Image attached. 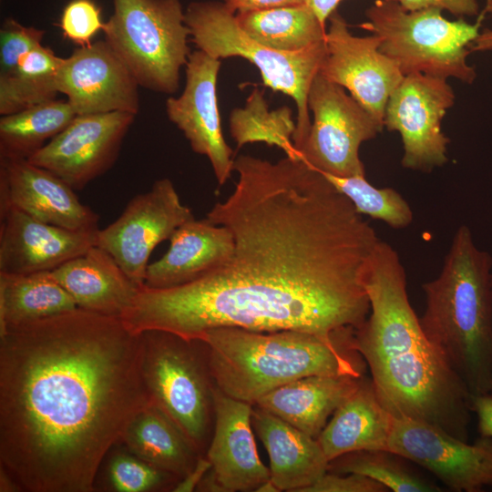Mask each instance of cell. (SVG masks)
<instances>
[{
    "label": "cell",
    "mask_w": 492,
    "mask_h": 492,
    "mask_svg": "<svg viewBox=\"0 0 492 492\" xmlns=\"http://www.w3.org/2000/svg\"><path fill=\"white\" fill-rule=\"evenodd\" d=\"M238 181L206 219L227 227L231 258L166 289L139 288L127 313L138 333L200 339L210 329L297 330L331 338L370 312L364 281L381 241L352 202L300 157L234 160Z\"/></svg>",
    "instance_id": "6da1fadb"
},
{
    "label": "cell",
    "mask_w": 492,
    "mask_h": 492,
    "mask_svg": "<svg viewBox=\"0 0 492 492\" xmlns=\"http://www.w3.org/2000/svg\"><path fill=\"white\" fill-rule=\"evenodd\" d=\"M141 333L80 308L0 331V471L24 492H93L152 403Z\"/></svg>",
    "instance_id": "7a4b0ae2"
},
{
    "label": "cell",
    "mask_w": 492,
    "mask_h": 492,
    "mask_svg": "<svg viewBox=\"0 0 492 492\" xmlns=\"http://www.w3.org/2000/svg\"><path fill=\"white\" fill-rule=\"evenodd\" d=\"M364 285L370 312L354 330V348L381 402L394 416L424 421L468 442L472 394L424 333L403 263L389 243H378Z\"/></svg>",
    "instance_id": "3957f363"
},
{
    "label": "cell",
    "mask_w": 492,
    "mask_h": 492,
    "mask_svg": "<svg viewBox=\"0 0 492 492\" xmlns=\"http://www.w3.org/2000/svg\"><path fill=\"white\" fill-rule=\"evenodd\" d=\"M354 328L331 338L297 330L251 331L218 327L200 338L207 345L217 387L255 405L269 392L309 375H364L365 362L354 348Z\"/></svg>",
    "instance_id": "277c9868"
},
{
    "label": "cell",
    "mask_w": 492,
    "mask_h": 492,
    "mask_svg": "<svg viewBox=\"0 0 492 492\" xmlns=\"http://www.w3.org/2000/svg\"><path fill=\"white\" fill-rule=\"evenodd\" d=\"M491 276V255L461 225L438 276L422 284V329L472 395L492 391Z\"/></svg>",
    "instance_id": "5b68a950"
},
{
    "label": "cell",
    "mask_w": 492,
    "mask_h": 492,
    "mask_svg": "<svg viewBox=\"0 0 492 492\" xmlns=\"http://www.w3.org/2000/svg\"><path fill=\"white\" fill-rule=\"evenodd\" d=\"M360 26L380 40L379 50L392 59L404 76L424 74L472 84L475 68L467 63L469 46L480 22L450 21L438 8L404 9L397 1L375 0Z\"/></svg>",
    "instance_id": "8992f818"
},
{
    "label": "cell",
    "mask_w": 492,
    "mask_h": 492,
    "mask_svg": "<svg viewBox=\"0 0 492 492\" xmlns=\"http://www.w3.org/2000/svg\"><path fill=\"white\" fill-rule=\"evenodd\" d=\"M185 22L198 49L219 59H247L260 70L264 86L294 100L297 118L292 140L297 151L311 128L308 93L325 56V40L298 52L272 49L249 36L223 2H191L185 11Z\"/></svg>",
    "instance_id": "52a82bcc"
},
{
    "label": "cell",
    "mask_w": 492,
    "mask_h": 492,
    "mask_svg": "<svg viewBox=\"0 0 492 492\" xmlns=\"http://www.w3.org/2000/svg\"><path fill=\"white\" fill-rule=\"evenodd\" d=\"M143 376L152 403L205 455L215 421V389L201 339L162 330L141 333Z\"/></svg>",
    "instance_id": "ba28073f"
},
{
    "label": "cell",
    "mask_w": 492,
    "mask_h": 492,
    "mask_svg": "<svg viewBox=\"0 0 492 492\" xmlns=\"http://www.w3.org/2000/svg\"><path fill=\"white\" fill-rule=\"evenodd\" d=\"M112 1L113 14L102 29L105 40L139 87L175 93L191 53L180 0Z\"/></svg>",
    "instance_id": "9c48e42d"
},
{
    "label": "cell",
    "mask_w": 492,
    "mask_h": 492,
    "mask_svg": "<svg viewBox=\"0 0 492 492\" xmlns=\"http://www.w3.org/2000/svg\"><path fill=\"white\" fill-rule=\"evenodd\" d=\"M344 89L319 72L314 76L308 93L313 122L297 153L323 174L365 176L360 146L384 127Z\"/></svg>",
    "instance_id": "30bf717a"
},
{
    "label": "cell",
    "mask_w": 492,
    "mask_h": 492,
    "mask_svg": "<svg viewBox=\"0 0 492 492\" xmlns=\"http://www.w3.org/2000/svg\"><path fill=\"white\" fill-rule=\"evenodd\" d=\"M195 219L173 182L163 178L134 196L112 223L97 231V245L108 251L139 287L145 283L153 250L176 230Z\"/></svg>",
    "instance_id": "8fae6325"
},
{
    "label": "cell",
    "mask_w": 492,
    "mask_h": 492,
    "mask_svg": "<svg viewBox=\"0 0 492 492\" xmlns=\"http://www.w3.org/2000/svg\"><path fill=\"white\" fill-rule=\"evenodd\" d=\"M455 102L446 79L411 74L391 94L384 110V128L402 138L405 169L430 172L447 162L449 138L441 122Z\"/></svg>",
    "instance_id": "7c38bea8"
},
{
    "label": "cell",
    "mask_w": 492,
    "mask_h": 492,
    "mask_svg": "<svg viewBox=\"0 0 492 492\" xmlns=\"http://www.w3.org/2000/svg\"><path fill=\"white\" fill-rule=\"evenodd\" d=\"M388 450L412 461L456 492L492 487V437L473 444L424 421L394 416Z\"/></svg>",
    "instance_id": "4fadbf2b"
},
{
    "label": "cell",
    "mask_w": 492,
    "mask_h": 492,
    "mask_svg": "<svg viewBox=\"0 0 492 492\" xmlns=\"http://www.w3.org/2000/svg\"><path fill=\"white\" fill-rule=\"evenodd\" d=\"M135 116L125 111L77 115L28 160L81 190L114 166Z\"/></svg>",
    "instance_id": "5bb4252c"
},
{
    "label": "cell",
    "mask_w": 492,
    "mask_h": 492,
    "mask_svg": "<svg viewBox=\"0 0 492 492\" xmlns=\"http://www.w3.org/2000/svg\"><path fill=\"white\" fill-rule=\"evenodd\" d=\"M328 20L325 56L319 73L347 89L384 127L387 101L405 76L396 64L379 50L380 40L376 36H353L347 23L336 11Z\"/></svg>",
    "instance_id": "9a60e30c"
},
{
    "label": "cell",
    "mask_w": 492,
    "mask_h": 492,
    "mask_svg": "<svg viewBox=\"0 0 492 492\" xmlns=\"http://www.w3.org/2000/svg\"><path fill=\"white\" fill-rule=\"evenodd\" d=\"M220 65V59L200 49L191 52L184 89L179 97L167 99L166 112L192 150L209 159L218 183L223 185L234 170L235 159L220 127L217 98Z\"/></svg>",
    "instance_id": "2e32d148"
},
{
    "label": "cell",
    "mask_w": 492,
    "mask_h": 492,
    "mask_svg": "<svg viewBox=\"0 0 492 492\" xmlns=\"http://www.w3.org/2000/svg\"><path fill=\"white\" fill-rule=\"evenodd\" d=\"M138 83L106 40L77 47L63 58L58 92L77 115L139 109Z\"/></svg>",
    "instance_id": "e0dca14e"
},
{
    "label": "cell",
    "mask_w": 492,
    "mask_h": 492,
    "mask_svg": "<svg viewBox=\"0 0 492 492\" xmlns=\"http://www.w3.org/2000/svg\"><path fill=\"white\" fill-rule=\"evenodd\" d=\"M98 230H69L0 208V272H51L97 245Z\"/></svg>",
    "instance_id": "ac0fdd59"
},
{
    "label": "cell",
    "mask_w": 492,
    "mask_h": 492,
    "mask_svg": "<svg viewBox=\"0 0 492 492\" xmlns=\"http://www.w3.org/2000/svg\"><path fill=\"white\" fill-rule=\"evenodd\" d=\"M77 231L98 230V215L67 183L28 159H0V208Z\"/></svg>",
    "instance_id": "d6986e66"
},
{
    "label": "cell",
    "mask_w": 492,
    "mask_h": 492,
    "mask_svg": "<svg viewBox=\"0 0 492 492\" xmlns=\"http://www.w3.org/2000/svg\"><path fill=\"white\" fill-rule=\"evenodd\" d=\"M215 421L205 454L224 492H256L271 479L260 459L252 433L253 405L215 389Z\"/></svg>",
    "instance_id": "ffe728a7"
},
{
    "label": "cell",
    "mask_w": 492,
    "mask_h": 492,
    "mask_svg": "<svg viewBox=\"0 0 492 492\" xmlns=\"http://www.w3.org/2000/svg\"><path fill=\"white\" fill-rule=\"evenodd\" d=\"M169 241L167 252L148 266L147 287L166 289L196 281L228 262L234 251L231 231L207 219L185 222Z\"/></svg>",
    "instance_id": "44dd1931"
},
{
    "label": "cell",
    "mask_w": 492,
    "mask_h": 492,
    "mask_svg": "<svg viewBox=\"0 0 492 492\" xmlns=\"http://www.w3.org/2000/svg\"><path fill=\"white\" fill-rule=\"evenodd\" d=\"M251 424L267 450L271 480L279 491L302 492L328 471L316 438L256 405Z\"/></svg>",
    "instance_id": "7402d4cb"
},
{
    "label": "cell",
    "mask_w": 492,
    "mask_h": 492,
    "mask_svg": "<svg viewBox=\"0 0 492 492\" xmlns=\"http://www.w3.org/2000/svg\"><path fill=\"white\" fill-rule=\"evenodd\" d=\"M77 308L120 318L139 286L105 250L95 245L51 271Z\"/></svg>",
    "instance_id": "603a6c76"
},
{
    "label": "cell",
    "mask_w": 492,
    "mask_h": 492,
    "mask_svg": "<svg viewBox=\"0 0 492 492\" xmlns=\"http://www.w3.org/2000/svg\"><path fill=\"white\" fill-rule=\"evenodd\" d=\"M393 415L381 402L371 377L335 410L317 440L330 462L347 453L388 450Z\"/></svg>",
    "instance_id": "cb8c5ba5"
},
{
    "label": "cell",
    "mask_w": 492,
    "mask_h": 492,
    "mask_svg": "<svg viewBox=\"0 0 492 492\" xmlns=\"http://www.w3.org/2000/svg\"><path fill=\"white\" fill-rule=\"evenodd\" d=\"M363 376H305L269 392L255 405L317 439Z\"/></svg>",
    "instance_id": "d4e9b609"
},
{
    "label": "cell",
    "mask_w": 492,
    "mask_h": 492,
    "mask_svg": "<svg viewBox=\"0 0 492 492\" xmlns=\"http://www.w3.org/2000/svg\"><path fill=\"white\" fill-rule=\"evenodd\" d=\"M120 442L142 459L179 480L189 475L204 456L154 403L133 417Z\"/></svg>",
    "instance_id": "484cf974"
},
{
    "label": "cell",
    "mask_w": 492,
    "mask_h": 492,
    "mask_svg": "<svg viewBox=\"0 0 492 492\" xmlns=\"http://www.w3.org/2000/svg\"><path fill=\"white\" fill-rule=\"evenodd\" d=\"M77 308L51 272H0V331Z\"/></svg>",
    "instance_id": "4316f807"
},
{
    "label": "cell",
    "mask_w": 492,
    "mask_h": 492,
    "mask_svg": "<svg viewBox=\"0 0 492 492\" xmlns=\"http://www.w3.org/2000/svg\"><path fill=\"white\" fill-rule=\"evenodd\" d=\"M241 28L272 49L298 52L324 42L325 26L306 4L238 13Z\"/></svg>",
    "instance_id": "83f0119b"
},
{
    "label": "cell",
    "mask_w": 492,
    "mask_h": 492,
    "mask_svg": "<svg viewBox=\"0 0 492 492\" xmlns=\"http://www.w3.org/2000/svg\"><path fill=\"white\" fill-rule=\"evenodd\" d=\"M77 116L67 100H50L0 118V159H28Z\"/></svg>",
    "instance_id": "f1b7e54d"
},
{
    "label": "cell",
    "mask_w": 492,
    "mask_h": 492,
    "mask_svg": "<svg viewBox=\"0 0 492 492\" xmlns=\"http://www.w3.org/2000/svg\"><path fill=\"white\" fill-rule=\"evenodd\" d=\"M63 57L42 45L23 55L15 72L0 80V114H13L56 99Z\"/></svg>",
    "instance_id": "f546056e"
},
{
    "label": "cell",
    "mask_w": 492,
    "mask_h": 492,
    "mask_svg": "<svg viewBox=\"0 0 492 492\" xmlns=\"http://www.w3.org/2000/svg\"><path fill=\"white\" fill-rule=\"evenodd\" d=\"M295 128L291 109L283 107L269 111L258 89L250 95L243 108H235L230 117V132L238 148L263 142L282 149L291 158L298 157L292 140Z\"/></svg>",
    "instance_id": "4dcf8cb0"
},
{
    "label": "cell",
    "mask_w": 492,
    "mask_h": 492,
    "mask_svg": "<svg viewBox=\"0 0 492 492\" xmlns=\"http://www.w3.org/2000/svg\"><path fill=\"white\" fill-rule=\"evenodd\" d=\"M179 479L131 452L122 442L107 454L97 472L95 488L110 492L173 491Z\"/></svg>",
    "instance_id": "1f68e13d"
},
{
    "label": "cell",
    "mask_w": 492,
    "mask_h": 492,
    "mask_svg": "<svg viewBox=\"0 0 492 492\" xmlns=\"http://www.w3.org/2000/svg\"><path fill=\"white\" fill-rule=\"evenodd\" d=\"M389 450H363L344 454L329 462L328 471L368 477L395 492H438L440 487L421 477Z\"/></svg>",
    "instance_id": "d6a6232c"
},
{
    "label": "cell",
    "mask_w": 492,
    "mask_h": 492,
    "mask_svg": "<svg viewBox=\"0 0 492 492\" xmlns=\"http://www.w3.org/2000/svg\"><path fill=\"white\" fill-rule=\"evenodd\" d=\"M323 175L352 202L359 214L382 220L394 229H404L412 223V209L395 190L374 187L365 176Z\"/></svg>",
    "instance_id": "836d02e7"
},
{
    "label": "cell",
    "mask_w": 492,
    "mask_h": 492,
    "mask_svg": "<svg viewBox=\"0 0 492 492\" xmlns=\"http://www.w3.org/2000/svg\"><path fill=\"white\" fill-rule=\"evenodd\" d=\"M44 36L42 29L5 19L0 28V80L15 72L23 55L42 45Z\"/></svg>",
    "instance_id": "e575fe53"
},
{
    "label": "cell",
    "mask_w": 492,
    "mask_h": 492,
    "mask_svg": "<svg viewBox=\"0 0 492 492\" xmlns=\"http://www.w3.org/2000/svg\"><path fill=\"white\" fill-rule=\"evenodd\" d=\"M58 26L65 38L78 46L90 45L104 26L101 9L93 0H72L65 6Z\"/></svg>",
    "instance_id": "d590c367"
},
{
    "label": "cell",
    "mask_w": 492,
    "mask_h": 492,
    "mask_svg": "<svg viewBox=\"0 0 492 492\" xmlns=\"http://www.w3.org/2000/svg\"><path fill=\"white\" fill-rule=\"evenodd\" d=\"M388 489L379 482L354 473L327 471L302 492H386Z\"/></svg>",
    "instance_id": "8d00e7d4"
},
{
    "label": "cell",
    "mask_w": 492,
    "mask_h": 492,
    "mask_svg": "<svg viewBox=\"0 0 492 492\" xmlns=\"http://www.w3.org/2000/svg\"><path fill=\"white\" fill-rule=\"evenodd\" d=\"M397 2L407 11L433 7L442 11L446 10L460 17L476 15L479 11L477 0H397Z\"/></svg>",
    "instance_id": "74e56055"
},
{
    "label": "cell",
    "mask_w": 492,
    "mask_h": 492,
    "mask_svg": "<svg viewBox=\"0 0 492 492\" xmlns=\"http://www.w3.org/2000/svg\"><path fill=\"white\" fill-rule=\"evenodd\" d=\"M471 410L477 415L479 435L492 437V391L472 395Z\"/></svg>",
    "instance_id": "f35d334b"
},
{
    "label": "cell",
    "mask_w": 492,
    "mask_h": 492,
    "mask_svg": "<svg viewBox=\"0 0 492 492\" xmlns=\"http://www.w3.org/2000/svg\"><path fill=\"white\" fill-rule=\"evenodd\" d=\"M306 0H234L232 10L235 13L266 10L275 7L295 5Z\"/></svg>",
    "instance_id": "ab89813d"
},
{
    "label": "cell",
    "mask_w": 492,
    "mask_h": 492,
    "mask_svg": "<svg viewBox=\"0 0 492 492\" xmlns=\"http://www.w3.org/2000/svg\"><path fill=\"white\" fill-rule=\"evenodd\" d=\"M211 468V464L206 456H202L193 470L179 481L173 492H190L196 490L200 480Z\"/></svg>",
    "instance_id": "60d3db41"
},
{
    "label": "cell",
    "mask_w": 492,
    "mask_h": 492,
    "mask_svg": "<svg viewBox=\"0 0 492 492\" xmlns=\"http://www.w3.org/2000/svg\"><path fill=\"white\" fill-rule=\"evenodd\" d=\"M342 0H306V4L315 13L323 25L326 26L329 16L336 11L337 5ZM397 1V0H386Z\"/></svg>",
    "instance_id": "b9f144b4"
},
{
    "label": "cell",
    "mask_w": 492,
    "mask_h": 492,
    "mask_svg": "<svg viewBox=\"0 0 492 492\" xmlns=\"http://www.w3.org/2000/svg\"><path fill=\"white\" fill-rule=\"evenodd\" d=\"M470 51H492V29L486 28L478 34L469 46Z\"/></svg>",
    "instance_id": "7bdbcfd3"
},
{
    "label": "cell",
    "mask_w": 492,
    "mask_h": 492,
    "mask_svg": "<svg viewBox=\"0 0 492 492\" xmlns=\"http://www.w3.org/2000/svg\"><path fill=\"white\" fill-rule=\"evenodd\" d=\"M256 492H279V489L270 479L263 484H261L256 490Z\"/></svg>",
    "instance_id": "ee69618b"
},
{
    "label": "cell",
    "mask_w": 492,
    "mask_h": 492,
    "mask_svg": "<svg viewBox=\"0 0 492 492\" xmlns=\"http://www.w3.org/2000/svg\"><path fill=\"white\" fill-rule=\"evenodd\" d=\"M484 13L492 14V0H487Z\"/></svg>",
    "instance_id": "f6af8a7d"
},
{
    "label": "cell",
    "mask_w": 492,
    "mask_h": 492,
    "mask_svg": "<svg viewBox=\"0 0 492 492\" xmlns=\"http://www.w3.org/2000/svg\"><path fill=\"white\" fill-rule=\"evenodd\" d=\"M234 0H223V3L227 5V6L233 12L232 5H233Z\"/></svg>",
    "instance_id": "bcb514c9"
},
{
    "label": "cell",
    "mask_w": 492,
    "mask_h": 492,
    "mask_svg": "<svg viewBox=\"0 0 492 492\" xmlns=\"http://www.w3.org/2000/svg\"><path fill=\"white\" fill-rule=\"evenodd\" d=\"M491 292H492V276H491Z\"/></svg>",
    "instance_id": "7dc6e473"
}]
</instances>
